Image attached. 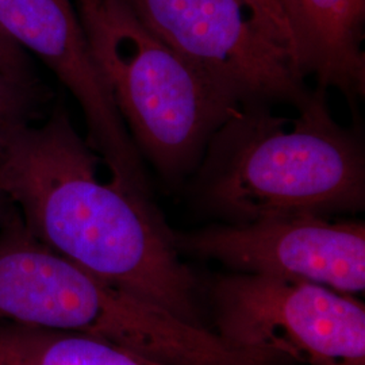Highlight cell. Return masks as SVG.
<instances>
[{
  "instance_id": "cell-1",
  "label": "cell",
  "mask_w": 365,
  "mask_h": 365,
  "mask_svg": "<svg viewBox=\"0 0 365 365\" xmlns=\"http://www.w3.org/2000/svg\"><path fill=\"white\" fill-rule=\"evenodd\" d=\"M101 156L63 103L0 153V190L29 232L106 283L202 327L196 279L146 194L98 176Z\"/></svg>"
},
{
  "instance_id": "cell-5",
  "label": "cell",
  "mask_w": 365,
  "mask_h": 365,
  "mask_svg": "<svg viewBox=\"0 0 365 365\" xmlns=\"http://www.w3.org/2000/svg\"><path fill=\"white\" fill-rule=\"evenodd\" d=\"M157 37L238 105L312 93L279 0H126Z\"/></svg>"
},
{
  "instance_id": "cell-2",
  "label": "cell",
  "mask_w": 365,
  "mask_h": 365,
  "mask_svg": "<svg viewBox=\"0 0 365 365\" xmlns=\"http://www.w3.org/2000/svg\"><path fill=\"white\" fill-rule=\"evenodd\" d=\"M295 118L268 105L240 106L202 156L197 188L233 223L364 207V148L334 120L327 88L313 90Z\"/></svg>"
},
{
  "instance_id": "cell-4",
  "label": "cell",
  "mask_w": 365,
  "mask_h": 365,
  "mask_svg": "<svg viewBox=\"0 0 365 365\" xmlns=\"http://www.w3.org/2000/svg\"><path fill=\"white\" fill-rule=\"evenodd\" d=\"M75 4L133 143L164 178L182 179L241 105L145 26L126 0Z\"/></svg>"
},
{
  "instance_id": "cell-9",
  "label": "cell",
  "mask_w": 365,
  "mask_h": 365,
  "mask_svg": "<svg viewBox=\"0 0 365 365\" xmlns=\"http://www.w3.org/2000/svg\"><path fill=\"white\" fill-rule=\"evenodd\" d=\"M307 76L348 99L364 95L365 0H279Z\"/></svg>"
},
{
  "instance_id": "cell-3",
  "label": "cell",
  "mask_w": 365,
  "mask_h": 365,
  "mask_svg": "<svg viewBox=\"0 0 365 365\" xmlns=\"http://www.w3.org/2000/svg\"><path fill=\"white\" fill-rule=\"evenodd\" d=\"M0 322L105 339L168 365H249L220 334L114 287L41 242L15 209L0 229Z\"/></svg>"
},
{
  "instance_id": "cell-10",
  "label": "cell",
  "mask_w": 365,
  "mask_h": 365,
  "mask_svg": "<svg viewBox=\"0 0 365 365\" xmlns=\"http://www.w3.org/2000/svg\"><path fill=\"white\" fill-rule=\"evenodd\" d=\"M0 365H168L105 339L0 322Z\"/></svg>"
},
{
  "instance_id": "cell-8",
  "label": "cell",
  "mask_w": 365,
  "mask_h": 365,
  "mask_svg": "<svg viewBox=\"0 0 365 365\" xmlns=\"http://www.w3.org/2000/svg\"><path fill=\"white\" fill-rule=\"evenodd\" d=\"M0 29L48 66L78 102L87 143L111 180L149 195L144 161L92 56L75 0H0Z\"/></svg>"
},
{
  "instance_id": "cell-11",
  "label": "cell",
  "mask_w": 365,
  "mask_h": 365,
  "mask_svg": "<svg viewBox=\"0 0 365 365\" xmlns=\"http://www.w3.org/2000/svg\"><path fill=\"white\" fill-rule=\"evenodd\" d=\"M51 101L41 80H18L0 71V153L15 134L45 118Z\"/></svg>"
},
{
  "instance_id": "cell-6",
  "label": "cell",
  "mask_w": 365,
  "mask_h": 365,
  "mask_svg": "<svg viewBox=\"0 0 365 365\" xmlns=\"http://www.w3.org/2000/svg\"><path fill=\"white\" fill-rule=\"evenodd\" d=\"M218 333L232 346L307 365H365V307L352 295L260 274L217 286Z\"/></svg>"
},
{
  "instance_id": "cell-7",
  "label": "cell",
  "mask_w": 365,
  "mask_h": 365,
  "mask_svg": "<svg viewBox=\"0 0 365 365\" xmlns=\"http://www.w3.org/2000/svg\"><path fill=\"white\" fill-rule=\"evenodd\" d=\"M179 249L241 274L298 279L342 294L365 288V225L324 215H287L175 235Z\"/></svg>"
},
{
  "instance_id": "cell-13",
  "label": "cell",
  "mask_w": 365,
  "mask_h": 365,
  "mask_svg": "<svg viewBox=\"0 0 365 365\" xmlns=\"http://www.w3.org/2000/svg\"><path fill=\"white\" fill-rule=\"evenodd\" d=\"M14 211H15V207H14L13 203L0 190V229L3 227V225L6 222L9 221V218L13 215Z\"/></svg>"
},
{
  "instance_id": "cell-12",
  "label": "cell",
  "mask_w": 365,
  "mask_h": 365,
  "mask_svg": "<svg viewBox=\"0 0 365 365\" xmlns=\"http://www.w3.org/2000/svg\"><path fill=\"white\" fill-rule=\"evenodd\" d=\"M0 71L18 80H39L30 56L0 29Z\"/></svg>"
}]
</instances>
